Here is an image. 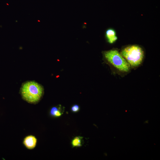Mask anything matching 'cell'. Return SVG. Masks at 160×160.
I'll return each mask as SVG.
<instances>
[{"mask_svg":"<svg viewBox=\"0 0 160 160\" xmlns=\"http://www.w3.org/2000/svg\"><path fill=\"white\" fill-rule=\"evenodd\" d=\"M104 55L108 63L119 72L126 73L129 71V65L117 50L105 52Z\"/></svg>","mask_w":160,"mask_h":160,"instance_id":"obj_2","label":"cell"},{"mask_svg":"<svg viewBox=\"0 0 160 160\" xmlns=\"http://www.w3.org/2000/svg\"><path fill=\"white\" fill-rule=\"evenodd\" d=\"M106 36L108 42L110 44L113 43L117 39L115 31L112 29H109L107 30Z\"/></svg>","mask_w":160,"mask_h":160,"instance_id":"obj_5","label":"cell"},{"mask_svg":"<svg viewBox=\"0 0 160 160\" xmlns=\"http://www.w3.org/2000/svg\"><path fill=\"white\" fill-rule=\"evenodd\" d=\"M43 92V89L38 83L28 81L23 85L21 93L23 98L27 102L35 103L41 98Z\"/></svg>","mask_w":160,"mask_h":160,"instance_id":"obj_3","label":"cell"},{"mask_svg":"<svg viewBox=\"0 0 160 160\" xmlns=\"http://www.w3.org/2000/svg\"><path fill=\"white\" fill-rule=\"evenodd\" d=\"M64 109L61 106L53 107L51 110L50 113L51 115L56 117L61 116L63 113Z\"/></svg>","mask_w":160,"mask_h":160,"instance_id":"obj_6","label":"cell"},{"mask_svg":"<svg viewBox=\"0 0 160 160\" xmlns=\"http://www.w3.org/2000/svg\"><path fill=\"white\" fill-rule=\"evenodd\" d=\"M121 54L130 66L133 68L137 67L141 64L144 56L142 48L136 45L125 47L121 50Z\"/></svg>","mask_w":160,"mask_h":160,"instance_id":"obj_1","label":"cell"},{"mask_svg":"<svg viewBox=\"0 0 160 160\" xmlns=\"http://www.w3.org/2000/svg\"><path fill=\"white\" fill-rule=\"evenodd\" d=\"M83 137L80 136H77L74 137L72 140L71 144L73 148L80 147L82 145Z\"/></svg>","mask_w":160,"mask_h":160,"instance_id":"obj_7","label":"cell"},{"mask_svg":"<svg viewBox=\"0 0 160 160\" xmlns=\"http://www.w3.org/2000/svg\"><path fill=\"white\" fill-rule=\"evenodd\" d=\"M37 139L33 136L30 135L26 137L24 139L23 144L28 149H32L34 148L36 144Z\"/></svg>","mask_w":160,"mask_h":160,"instance_id":"obj_4","label":"cell"},{"mask_svg":"<svg viewBox=\"0 0 160 160\" xmlns=\"http://www.w3.org/2000/svg\"><path fill=\"white\" fill-rule=\"evenodd\" d=\"M38 21L39 22H40V21L39 20H38Z\"/></svg>","mask_w":160,"mask_h":160,"instance_id":"obj_9","label":"cell"},{"mask_svg":"<svg viewBox=\"0 0 160 160\" xmlns=\"http://www.w3.org/2000/svg\"><path fill=\"white\" fill-rule=\"evenodd\" d=\"M79 109L80 107L77 104L73 105L72 106L71 108V111L75 113L78 112Z\"/></svg>","mask_w":160,"mask_h":160,"instance_id":"obj_8","label":"cell"}]
</instances>
